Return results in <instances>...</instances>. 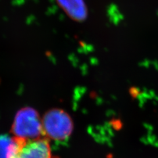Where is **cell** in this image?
<instances>
[{
    "label": "cell",
    "mask_w": 158,
    "mask_h": 158,
    "mask_svg": "<svg viewBox=\"0 0 158 158\" xmlns=\"http://www.w3.org/2000/svg\"><path fill=\"white\" fill-rule=\"evenodd\" d=\"M13 136L33 140L44 137L42 120L38 112L31 107L19 111L11 127Z\"/></svg>",
    "instance_id": "obj_1"
},
{
    "label": "cell",
    "mask_w": 158,
    "mask_h": 158,
    "mask_svg": "<svg viewBox=\"0 0 158 158\" xmlns=\"http://www.w3.org/2000/svg\"><path fill=\"white\" fill-rule=\"evenodd\" d=\"M44 136L54 140H64L71 135L73 122L67 112L59 109L48 111L42 118Z\"/></svg>",
    "instance_id": "obj_2"
},
{
    "label": "cell",
    "mask_w": 158,
    "mask_h": 158,
    "mask_svg": "<svg viewBox=\"0 0 158 158\" xmlns=\"http://www.w3.org/2000/svg\"><path fill=\"white\" fill-rule=\"evenodd\" d=\"M13 137L14 144L9 158H56L52 154L48 138L28 140Z\"/></svg>",
    "instance_id": "obj_3"
},
{
    "label": "cell",
    "mask_w": 158,
    "mask_h": 158,
    "mask_svg": "<svg viewBox=\"0 0 158 158\" xmlns=\"http://www.w3.org/2000/svg\"><path fill=\"white\" fill-rule=\"evenodd\" d=\"M67 15L75 21H84L88 16V10L84 0H56Z\"/></svg>",
    "instance_id": "obj_4"
},
{
    "label": "cell",
    "mask_w": 158,
    "mask_h": 158,
    "mask_svg": "<svg viewBox=\"0 0 158 158\" xmlns=\"http://www.w3.org/2000/svg\"><path fill=\"white\" fill-rule=\"evenodd\" d=\"M13 137L0 136V158H9L13 147Z\"/></svg>",
    "instance_id": "obj_5"
}]
</instances>
